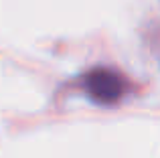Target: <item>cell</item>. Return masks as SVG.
I'll return each instance as SVG.
<instances>
[{"instance_id": "1", "label": "cell", "mask_w": 160, "mask_h": 158, "mask_svg": "<svg viewBox=\"0 0 160 158\" xmlns=\"http://www.w3.org/2000/svg\"><path fill=\"white\" fill-rule=\"evenodd\" d=\"M85 83L89 93L98 97L99 101H113L124 89L120 77L112 71H91Z\"/></svg>"}]
</instances>
